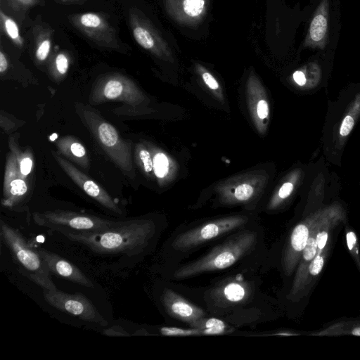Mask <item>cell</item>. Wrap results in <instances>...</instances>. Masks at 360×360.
<instances>
[{
	"instance_id": "1",
	"label": "cell",
	"mask_w": 360,
	"mask_h": 360,
	"mask_svg": "<svg viewBox=\"0 0 360 360\" xmlns=\"http://www.w3.org/2000/svg\"><path fill=\"white\" fill-rule=\"evenodd\" d=\"M266 272L264 264L243 266L223 272L204 286L176 285L210 316L237 329L255 328L280 315L278 300L263 288L262 275Z\"/></svg>"
},
{
	"instance_id": "2",
	"label": "cell",
	"mask_w": 360,
	"mask_h": 360,
	"mask_svg": "<svg viewBox=\"0 0 360 360\" xmlns=\"http://www.w3.org/2000/svg\"><path fill=\"white\" fill-rule=\"evenodd\" d=\"M268 252L264 228L257 222L228 235L193 260L163 269V276L180 281L238 266L265 265Z\"/></svg>"
},
{
	"instance_id": "3",
	"label": "cell",
	"mask_w": 360,
	"mask_h": 360,
	"mask_svg": "<svg viewBox=\"0 0 360 360\" xmlns=\"http://www.w3.org/2000/svg\"><path fill=\"white\" fill-rule=\"evenodd\" d=\"M248 214H233L176 228L163 246L164 269L176 266L207 245L257 223Z\"/></svg>"
},
{
	"instance_id": "4",
	"label": "cell",
	"mask_w": 360,
	"mask_h": 360,
	"mask_svg": "<svg viewBox=\"0 0 360 360\" xmlns=\"http://www.w3.org/2000/svg\"><path fill=\"white\" fill-rule=\"evenodd\" d=\"M165 226L150 219L115 221L98 232L64 233L70 240L102 254L141 253L157 243Z\"/></svg>"
},
{
	"instance_id": "5",
	"label": "cell",
	"mask_w": 360,
	"mask_h": 360,
	"mask_svg": "<svg viewBox=\"0 0 360 360\" xmlns=\"http://www.w3.org/2000/svg\"><path fill=\"white\" fill-rule=\"evenodd\" d=\"M75 108L82 121L105 154L126 176L134 178L131 141L122 139L115 127L90 105L77 103Z\"/></svg>"
},
{
	"instance_id": "6",
	"label": "cell",
	"mask_w": 360,
	"mask_h": 360,
	"mask_svg": "<svg viewBox=\"0 0 360 360\" xmlns=\"http://www.w3.org/2000/svg\"><path fill=\"white\" fill-rule=\"evenodd\" d=\"M343 209L339 204H333L319 209L300 221L289 233L276 259L269 266L277 267L281 275L289 278L295 273L302 251L313 229L319 223Z\"/></svg>"
},
{
	"instance_id": "7",
	"label": "cell",
	"mask_w": 360,
	"mask_h": 360,
	"mask_svg": "<svg viewBox=\"0 0 360 360\" xmlns=\"http://www.w3.org/2000/svg\"><path fill=\"white\" fill-rule=\"evenodd\" d=\"M1 237L14 258L28 276L44 289L55 290L50 278V271L37 250L31 248L23 236L15 229L1 221Z\"/></svg>"
},
{
	"instance_id": "8",
	"label": "cell",
	"mask_w": 360,
	"mask_h": 360,
	"mask_svg": "<svg viewBox=\"0 0 360 360\" xmlns=\"http://www.w3.org/2000/svg\"><path fill=\"white\" fill-rule=\"evenodd\" d=\"M33 219L39 226L63 233L98 232L110 228L115 223V221L91 214L59 210L34 213Z\"/></svg>"
},
{
	"instance_id": "9",
	"label": "cell",
	"mask_w": 360,
	"mask_h": 360,
	"mask_svg": "<svg viewBox=\"0 0 360 360\" xmlns=\"http://www.w3.org/2000/svg\"><path fill=\"white\" fill-rule=\"evenodd\" d=\"M158 302L165 315L175 324L190 326L200 319L209 316L198 304L183 293L176 284L166 280L159 285Z\"/></svg>"
},
{
	"instance_id": "10",
	"label": "cell",
	"mask_w": 360,
	"mask_h": 360,
	"mask_svg": "<svg viewBox=\"0 0 360 360\" xmlns=\"http://www.w3.org/2000/svg\"><path fill=\"white\" fill-rule=\"evenodd\" d=\"M144 96L135 83L120 74H111L100 79L91 91L89 102L97 105L107 101H122L131 107L137 106Z\"/></svg>"
},
{
	"instance_id": "11",
	"label": "cell",
	"mask_w": 360,
	"mask_h": 360,
	"mask_svg": "<svg viewBox=\"0 0 360 360\" xmlns=\"http://www.w3.org/2000/svg\"><path fill=\"white\" fill-rule=\"evenodd\" d=\"M44 297L50 305L60 311L77 316L84 321L103 326L107 325V321L92 302L81 294H69L57 288L44 289Z\"/></svg>"
},
{
	"instance_id": "12",
	"label": "cell",
	"mask_w": 360,
	"mask_h": 360,
	"mask_svg": "<svg viewBox=\"0 0 360 360\" xmlns=\"http://www.w3.org/2000/svg\"><path fill=\"white\" fill-rule=\"evenodd\" d=\"M13 138L9 139L10 153L6 163L1 200L2 205L8 207H12L21 201L29 188L27 179L20 172L17 145Z\"/></svg>"
},
{
	"instance_id": "13",
	"label": "cell",
	"mask_w": 360,
	"mask_h": 360,
	"mask_svg": "<svg viewBox=\"0 0 360 360\" xmlns=\"http://www.w3.org/2000/svg\"><path fill=\"white\" fill-rule=\"evenodd\" d=\"M52 154L63 171L89 196L108 210L117 214L122 213L115 200L96 181L77 169L68 159L61 156L59 153L52 151Z\"/></svg>"
},
{
	"instance_id": "14",
	"label": "cell",
	"mask_w": 360,
	"mask_h": 360,
	"mask_svg": "<svg viewBox=\"0 0 360 360\" xmlns=\"http://www.w3.org/2000/svg\"><path fill=\"white\" fill-rule=\"evenodd\" d=\"M37 251L49 271L53 274L79 285L94 288L91 281L81 270L68 260L47 250H37Z\"/></svg>"
},
{
	"instance_id": "15",
	"label": "cell",
	"mask_w": 360,
	"mask_h": 360,
	"mask_svg": "<svg viewBox=\"0 0 360 360\" xmlns=\"http://www.w3.org/2000/svg\"><path fill=\"white\" fill-rule=\"evenodd\" d=\"M328 0H321L311 21L304 45L323 49L327 42L328 25Z\"/></svg>"
},
{
	"instance_id": "16",
	"label": "cell",
	"mask_w": 360,
	"mask_h": 360,
	"mask_svg": "<svg viewBox=\"0 0 360 360\" xmlns=\"http://www.w3.org/2000/svg\"><path fill=\"white\" fill-rule=\"evenodd\" d=\"M55 145L59 153L66 157L69 161L83 168L89 167V160L86 150L77 139L71 136H63L55 142Z\"/></svg>"
},
{
	"instance_id": "17",
	"label": "cell",
	"mask_w": 360,
	"mask_h": 360,
	"mask_svg": "<svg viewBox=\"0 0 360 360\" xmlns=\"http://www.w3.org/2000/svg\"><path fill=\"white\" fill-rule=\"evenodd\" d=\"M190 327L203 330L206 335H232L238 330L222 319L210 315L198 319Z\"/></svg>"
},
{
	"instance_id": "18",
	"label": "cell",
	"mask_w": 360,
	"mask_h": 360,
	"mask_svg": "<svg viewBox=\"0 0 360 360\" xmlns=\"http://www.w3.org/2000/svg\"><path fill=\"white\" fill-rule=\"evenodd\" d=\"M327 253L328 249L325 248L321 252L316 253L315 257L309 263L304 279L301 299L306 295L312 281L322 271Z\"/></svg>"
},
{
	"instance_id": "19",
	"label": "cell",
	"mask_w": 360,
	"mask_h": 360,
	"mask_svg": "<svg viewBox=\"0 0 360 360\" xmlns=\"http://www.w3.org/2000/svg\"><path fill=\"white\" fill-rule=\"evenodd\" d=\"M360 115V94H357L352 105L342 120L339 129V139L341 141L346 138L352 131L356 120Z\"/></svg>"
},
{
	"instance_id": "20",
	"label": "cell",
	"mask_w": 360,
	"mask_h": 360,
	"mask_svg": "<svg viewBox=\"0 0 360 360\" xmlns=\"http://www.w3.org/2000/svg\"><path fill=\"white\" fill-rule=\"evenodd\" d=\"M132 30L135 40L141 47L146 50H154L155 38L148 28L134 22Z\"/></svg>"
},
{
	"instance_id": "21",
	"label": "cell",
	"mask_w": 360,
	"mask_h": 360,
	"mask_svg": "<svg viewBox=\"0 0 360 360\" xmlns=\"http://www.w3.org/2000/svg\"><path fill=\"white\" fill-rule=\"evenodd\" d=\"M159 334L167 336H200L206 335L203 330L190 326H162Z\"/></svg>"
},
{
	"instance_id": "22",
	"label": "cell",
	"mask_w": 360,
	"mask_h": 360,
	"mask_svg": "<svg viewBox=\"0 0 360 360\" xmlns=\"http://www.w3.org/2000/svg\"><path fill=\"white\" fill-rule=\"evenodd\" d=\"M136 163L146 174L153 171V160L150 153L141 144H137L135 150Z\"/></svg>"
},
{
	"instance_id": "23",
	"label": "cell",
	"mask_w": 360,
	"mask_h": 360,
	"mask_svg": "<svg viewBox=\"0 0 360 360\" xmlns=\"http://www.w3.org/2000/svg\"><path fill=\"white\" fill-rule=\"evenodd\" d=\"M17 155L21 175L25 178L29 176L33 167V155L30 150L22 152L17 146Z\"/></svg>"
},
{
	"instance_id": "24",
	"label": "cell",
	"mask_w": 360,
	"mask_h": 360,
	"mask_svg": "<svg viewBox=\"0 0 360 360\" xmlns=\"http://www.w3.org/2000/svg\"><path fill=\"white\" fill-rule=\"evenodd\" d=\"M1 18L8 37L16 44L21 45L22 44V41L20 37L18 27L15 21L6 16L2 11H1Z\"/></svg>"
},
{
	"instance_id": "25",
	"label": "cell",
	"mask_w": 360,
	"mask_h": 360,
	"mask_svg": "<svg viewBox=\"0 0 360 360\" xmlns=\"http://www.w3.org/2000/svg\"><path fill=\"white\" fill-rule=\"evenodd\" d=\"M153 171L159 179L164 178L168 173L169 161L167 156L162 153H156L153 158Z\"/></svg>"
},
{
	"instance_id": "26",
	"label": "cell",
	"mask_w": 360,
	"mask_h": 360,
	"mask_svg": "<svg viewBox=\"0 0 360 360\" xmlns=\"http://www.w3.org/2000/svg\"><path fill=\"white\" fill-rule=\"evenodd\" d=\"M205 8V0H184V12L190 17L200 15Z\"/></svg>"
},
{
	"instance_id": "27",
	"label": "cell",
	"mask_w": 360,
	"mask_h": 360,
	"mask_svg": "<svg viewBox=\"0 0 360 360\" xmlns=\"http://www.w3.org/2000/svg\"><path fill=\"white\" fill-rule=\"evenodd\" d=\"M254 188L248 184L238 186L233 193V200L238 202H248L253 196Z\"/></svg>"
},
{
	"instance_id": "28",
	"label": "cell",
	"mask_w": 360,
	"mask_h": 360,
	"mask_svg": "<svg viewBox=\"0 0 360 360\" xmlns=\"http://www.w3.org/2000/svg\"><path fill=\"white\" fill-rule=\"evenodd\" d=\"M51 49V41L49 39L41 41L36 50V58L39 61H44L48 57Z\"/></svg>"
},
{
	"instance_id": "29",
	"label": "cell",
	"mask_w": 360,
	"mask_h": 360,
	"mask_svg": "<svg viewBox=\"0 0 360 360\" xmlns=\"http://www.w3.org/2000/svg\"><path fill=\"white\" fill-rule=\"evenodd\" d=\"M55 67L60 75L66 74L69 68V60L65 54L59 53L57 55L55 59Z\"/></svg>"
},
{
	"instance_id": "30",
	"label": "cell",
	"mask_w": 360,
	"mask_h": 360,
	"mask_svg": "<svg viewBox=\"0 0 360 360\" xmlns=\"http://www.w3.org/2000/svg\"><path fill=\"white\" fill-rule=\"evenodd\" d=\"M347 242L349 251L352 255H354V257L358 263L359 254L358 252V248H356V235L353 231H348L347 233Z\"/></svg>"
},
{
	"instance_id": "31",
	"label": "cell",
	"mask_w": 360,
	"mask_h": 360,
	"mask_svg": "<svg viewBox=\"0 0 360 360\" xmlns=\"http://www.w3.org/2000/svg\"><path fill=\"white\" fill-rule=\"evenodd\" d=\"M257 115L261 119L266 118L269 115L268 103L264 100H260L257 105Z\"/></svg>"
},
{
	"instance_id": "32",
	"label": "cell",
	"mask_w": 360,
	"mask_h": 360,
	"mask_svg": "<svg viewBox=\"0 0 360 360\" xmlns=\"http://www.w3.org/2000/svg\"><path fill=\"white\" fill-rule=\"evenodd\" d=\"M204 82L209 86L210 89L216 90L219 88V84L214 77L209 72H205L202 75Z\"/></svg>"
},
{
	"instance_id": "33",
	"label": "cell",
	"mask_w": 360,
	"mask_h": 360,
	"mask_svg": "<svg viewBox=\"0 0 360 360\" xmlns=\"http://www.w3.org/2000/svg\"><path fill=\"white\" fill-rule=\"evenodd\" d=\"M292 77L295 83L300 86H304L307 83L306 75L302 70L295 71L292 75Z\"/></svg>"
},
{
	"instance_id": "34",
	"label": "cell",
	"mask_w": 360,
	"mask_h": 360,
	"mask_svg": "<svg viewBox=\"0 0 360 360\" xmlns=\"http://www.w3.org/2000/svg\"><path fill=\"white\" fill-rule=\"evenodd\" d=\"M8 68V61L6 58V56L4 53L1 51L0 52V72L1 74H3L6 71Z\"/></svg>"
},
{
	"instance_id": "35",
	"label": "cell",
	"mask_w": 360,
	"mask_h": 360,
	"mask_svg": "<svg viewBox=\"0 0 360 360\" xmlns=\"http://www.w3.org/2000/svg\"><path fill=\"white\" fill-rule=\"evenodd\" d=\"M357 264H358L359 265V266H360V254H359V261H358V263H357Z\"/></svg>"
},
{
	"instance_id": "36",
	"label": "cell",
	"mask_w": 360,
	"mask_h": 360,
	"mask_svg": "<svg viewBox=\"0 0 360 360\" xmlns=\"http://www.w3.org/2000/svg\"><path fill=\"white\" fill-rule=\"evenodd\" d=\"M19 1H23V0H19Z\"/></svg>"
}]
</instances>
